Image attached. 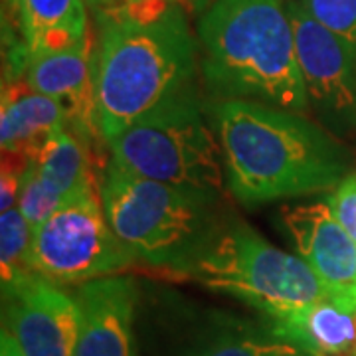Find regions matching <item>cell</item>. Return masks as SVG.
I'll return each mask as SVG.
<instances>
[{
  "label": "cell",
  "instance_id": "22",
  "mask_svg": "<svg viewBox=\"0 0 356 356\" xmlns=\"http://www.w3.org/2000/svg\"><path fill=\"white\" fill-rule=\"evenodd\" d=\"M327 204L331 206L339 224L356 243V172H348L339 182V186L329 194Z\"/></svg>",
  "mask_w": 356,
  "mask_h": 356
},
{
  "label": "cell",
  "instance_id": "24",
  "mask_svg": "<svg viewBox=\"0 0 356 356\" xmlns=\"http://www.w3.org/2000/svg\"><path fill=\"white\" fill-rule=\"evenodd\" d=\"M269 356H315L311 355V353H307V350H301V348H297L295 344L285 343V341H281L280 346L271 353Z\"/></svg>",
  "mask_w": 356,
  "mask_h": 356
},
{
  "label": "cell",
  "instance_id": "15",
  "mask_svg": "<svg viewBox=\"0 0 356 356\" xmlns=\"http://www.w3.org/2000/svg\"><path fill=\"white\" fill-rule=\"evenodd\" d=\"M18 18L26 60L72 50L89 38L83 0H20Z\"/></svg>",
  "mask_w": 356,
  "mask_h": 356
},
{
  "label": "cell",
  "instance_id": "5",
  "mask_svg": "<svg viewBox=\"0 0 356 356\" xmlns=\"http://www.w3.org/2000/svg\"><path fill=\"white\" fill-rule=\"evenodd\" d=\"M180 271L271 321L331 297L299 255L280 250L242 222L220 224Z\"/></svg>",
  "mask_w": 356,
  "mask_h": 356
},
{
  "label": "cell",
  "instance_id": "7",
  "mask_svg": "<svg viewBox=\"0 0 356 356\" xmlns=\"http://www.w3.org/2000/svg\"><path fill=\"white\" fill-rule=\"evenodd\" d=\"M28 264L32 271L58 285L119 275L135 264L105 218L102 184L65 202L34 229Z\"/></svg>",
  "mask_w": 356,
  "mask_h": 356
},
{
  "label": "cell",
  "instance_id": "8",
  "mask_svg": "<svg viewBox=\"0 0 356 356\" xmlns=\"http://www.w3.org/2000/svg\"><path fill=\"white\" fill-rule=\"evenodd\" d=\"M287 13L309 105L331 127H346L356 115V46L317 22L299 0L287 2Z\"/></svg>",
  "mask_w": 356,
  "mask_h": 356
},
{
  "label": "cell",
  "instance_id": "27",
  "mask_svg": "<svg viewBox=\"0 0 356 356\" xmlns=\"http://www.w3.org/2000/svg\"><path fill=\"white\" fill-rule=\"evenodd\" d=\"M353 356H356V348H355V355H353Z\"/></svg>",
  "mask_w": 356,
  "mask_h": 356
},
{
  "label": "cell",
  "instance_id": "26",
  "mask_svg": "<svg viewBox=\"0 0 356 356\" xmlns=\"http://www.w3.org/2000/svg\"><path fill=\"white\" fill-rule=\"evenodd\" d=\"M4 4L10 8V13L18 14V16H20V0H4Z\"/></svg>",
  "mask_w": 356,
  "mask_h": 356
},
{
  "label": "cell",
  "instance_id": "19",
  "mask_svg": "<svg viewBox=\"0 0 356 356\" xmlns=\"http://www.w3.org/2000/svg\"><path fill=\"white\" fill-rule=\"evenodd\" d=\"M64 204V200L40 178L34 161H28L24 175H22L18 208H20L22 216L26 218V222L30 224V228H38L40 224H44Z\"/></svg>",
  "mask_w": 356,
  "mask_h": 356
},
{
  "label": "cell",
  "instance_id": "3",
  "mask_svg": "<svg viewBox=\"0 0 356 356\" xmlns=\"http://www.w3.org/2000/svg\"><path fill=\"white\" fill-rule=\"evenodd\" d=\"M202 70L226 99L309 109L285 0H216L200 20Z\"/></svg>",
  "mask_w": 356,
  "mask_h": 356
},
{
  "label": "cell",
  "instance_id": "21",
  "mask_svg": "<svg viewBox=\"0 0 356 356\" xmlns=\"http://www.w3.org/2000/svg\"><path fill=\"white\" fill-rule=\"evenodd\" d=\"M317 22L356 46V0H299Z\"/></svg>",
  "mask_w": 356,
  "mask_h": 356
},
{
  "label": "cell",
  "instance_id": "10",
  "mask_svg": "<svg viewBox=\"0 0 356 356\" xmlns=\"http://www.w3.org/2000/svg\"><path fill=\"white\" fill-rule=\"evenodd\" d=\"M281 228L332 299L356 305V243L323 200L281 210Z\"/></svg>",
  "mask_w": 356,
  "mask_h": 356
},
{
  "label": "cell",
  "instance_id": "14",
  "mask_svg": "<svg viewBox=\"0 0 356 356\" xmlns=\"http://www.w3.org/2000/svg\"><path fill=\"white\" fill-rule=\"evenodd\" d=\"M280 341L315 356H353L356 348V305L327 297L271 321Z\"/></svg>",
  "mask_w": 356,
  "mask_h": 356
},
{
  "label": "cell",
  "instance_id": "12",
  "mask_svg": "<svg viewBox=\"0 0 356 356\" xmlns=\"http://www.w3.org/2000/svg\"><path fill=\"white\" fill-rule=\"evenodd\" d=\"M95 56L89 36L81 46L26 60V81L62 105L65 123L88 143L99 137L95 123Z\"/></svg>",
  "mask_w": 356,
  "mask_h": 356
},
{
  "label": "cell",
  "instance_id": "11",
  "mask_svg": "<svg viewBox=\"0 0 356 356\" xmlns=\"http://www.w3.org/2000/svg\"><path fill=\"white\" fill-rule=\"evenodd\" d=\"M79 309V331L74 356H137L135 307L137 285L123 275L88 281L74 295Z\"/></svg>",
  "mask_w": 356,
  "mask_h": 356
},
{
  "label": "cell",
  "instance_id": "18",
  "mask_svg": "<svg viewBox=\"0 0 356 356\" xmlns=\"http://www.w3.org/2000/svg\"><path fill=\"white\" fill-rule=\"evenodd\" d=\"M34 229L22 216L20 208L0 212V271L2 287L30 273V245Z\"/></svg>",
  "mask_w": 356,
  "mask_h": 356
},
{
  "label": "cell",
  "instance_id": "9",
  "mask_svg": "<svg viewBox=\"0 0 356 356\" xmlns=\"http://www.w3.org/2000/svg\"><path fill=\"white\" fill-rule=\"evenodd\" d=\"M2 329L24 356H74L79 331L76 297L30 271L2 287Z\"/></svg>",
  "mask_w": 356,
  "mask_h": 356
},
{
  "label": "cell",
  "instance_id": "17",
  "mask_svg": "<svg viewBox=\"0 0 356 356\" xmlns=\"http://www.w3.org/2000/svg\"><path fill=\"white\" fill-rule=\"evenodd\" d=\"M280 343L271 331H257L248 323L229 321L200 334L184 356H269Z\"/></svg>",
  "mask_w": 356,
  "mask_h": 356
},
{
  "label": "cell",
  "instance_id": "1",
  "mask_svg": "<svg viewBox=\"0 0 356 356\" xmlns=\"http://www.w3.org/2000/svg\"><path fill=\"white\" fill-rule=\"evenodd\" d=\"M214 127L229 191L248 206L334 191L348 175L343 145L301 113L224 99Z\"/></svg>",
  "mask_w": 356,
  "mask_h": 356
},
{
  "label": "cell",
  "instance_id": "25",
  "mask_svg": "<svg viewBox=\"0 0 356 356\" xmlns=\"http://www.w3.org/2000/svg\"><path fill=\"white\" fill-rule=\"evenodd\" d=\"M89 2H91V4H95V6H99V8H103V10H107V8H113L119 0H89Z\"/></svg>",
  "mask_w": 356,
  "mask_h": 356
},
{
  "label": "cell",
  "instance_id": "6",
  "mask_svg": "<svg viewBox=\"0 0 356 356\" xmlns=\"http://www.w3.org/2000/svg\"><path fill=\"white\" fill-rule=\"evenodd\" d=\"M107 147L109 161L137 177L216 200L224 192L222 147L194 93L143 117Z\"/></svg>",
  "mask_w": 356,
  "mask_h": 356
},
{
  "label": "cell",
  "instance_id": "16",
  "mask_svg": "<svg viewBox=\"0 0 356 356\" xmlns=\"http://www.w3.org/2000/svg\"><path fill=\"white\" fill-rule=\"evenodd\" d=\"M89 145L70 127H64L51 137L34 161L40 178L64 202L74 200L83 191L97 182L95 168L89 161Z\"/></svg>",
  "mask_w": 356,
  "mask_h": 356
},
{
  "label": "cell",
  "instance_id": "13",
  "mask_svg": "<svg viewBox=\"0 0 356 356\" xmlns=\"http://www.w3.org/2000/svg\"><path fill=\"white\" fill-rule=\"evenodd\" d=\"M64 127L67 123L60 103L36 91L26 79L10 77L4 83L0 105L2 154L32 161Z\"/></svg>",
  "mask_w": 356,
  "mask_h": 356
},
{
  "label": "cell",
  "instance_id": "23",
  "mask_svg": "<svg viewBox=\"0 0 356 356\" xmlns=\"http://www.w3.org/2000/svg\"><path fill=\"white\" fill-rule=\"evenodd\" d=\"M0 356H24L14 337L6 329H2L0 332Z\"/></svg>",
  "mask_w": 356,
  "mask_h": 356
},
{
  "label": "cell",
  "instance_id": "4",
  "mask_svg": "<svg viewBox=\"0 0 356 356\" xmlns=\"http://www.w3.org/2000/svg\"><path fill=\"white\" fill-rule=\"evenodd\" d=\"M102 202L121 245L154 267L180 271L220 226L216 198L137 177L113 161L103 168Z\"/></svg>",
  "mask_w": 356,
  "mask_h": 356
},
{
  "label": "cell",
  "instance_id": "2",
  "mask_svg": "<svg viewBox=\"0 0 356 356\" xmlns=\"http://www.w3.org/2000/svg\"><path fill=\"white\" fill-rule=\"evenodd\" d=\"M194 74L196 42L184 13L153 22L105 16L95 56V123L103 143L192 93Z\"/></svg>",
  "mask_w": 356,
  "mask_h": 356
},
{
  "label": "cell",
  "instance_id": "20",
  "mask_svg": "<svg viewBox=\"0 0 356 356\" xmlns=\"http://www.w3.org/2000/svg\"><path fill=\"white\" fill-rule=\"evenodd\" d=\"M214 2L216 0H119L113 8L103 10V14L135 22H153L177 10L184 13L188 18L198 16Z\"/></svg>",
  "mask_w": 356,
  "mask_h": 356
}]
</instances>
